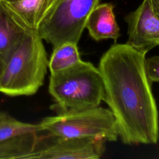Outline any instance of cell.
<instances>
[{
  "instance_id": "cell-14",
  "label": "cell",
  "mask_w": 159,
  "mask_h": 159,
  "mask_svg": "<svg viewBox=\"0 0 159 159\" xmlns=\"http://www.w3.org/2000/svg\"><path fill=\"white\" fill-rule=\"evenodd\" d=\"M145 70L149 81L159 82V56L155 55L145 59Z\"/></svg>"
},
{
  "instance_id": "cell-16",
  "label": "cell",
  "mask_w": 159,
  "mask_h": 159,
  "mask_svg": "<svg viewBox=\"0 0 159 159\" xmlns=\"http://www.w3.org/2000/svg\"><path fill=\"white\" fill-rule=\"evenodd\" d=\"M4 65H5V58L2 55L0 54V77L2 74V70L4 69Z\"/></svg>"
},
{
  "instance_id": "cell-8",
  "label": "cell",
  "mask_w": 159,
  "mask_h": 159,
  "mask_svg": "<svg viewBox=\"0 0 159 159\" xmlns=\"http://www.w3.org/2000/svg\"><path fill=\"white\" fill-rule=\"evenodd\" d=\"M29 30L7 2L0 0V54L5 60Z\"/></svg>"
},
{
  "instance_id": "cell-17",
  "label": "cell",
  "mask_w": 159,
  "mask_h": 159,
  "mask_svg": "<svg viewBox=\"0 0 159 159\" xmlns=\"http://www.w3.org/2000/svg\"><path fill=\"white\" fill-rule=\"evenodd\" d=\"M4 1H6L7 2H16V1H17L19 0H3Z\"/></svg>"
},
{
  "instance_id": "cell-18",
  "label": "cell",
  "mask_w": 159,
  "mask_h": 159,
  "mask_svg": "<svg viewBox=\"0 0 159 159\" xmlns=\"http://www.w3.org/2000/svg\"><path fill=\"white\" fill-rule=\"evenodd\" d=\"M158 47H159V45H158Z\"/></svg>"
},
{
  "instance_id": "cell-11",
  "label": "cell",
  "mask_w": 159,
  "mask_h": 159,
  "mask_svg": "<svg viewBox=\"0 0 159 159\" xmlns=\"http://www.w3.org/2000/svg\"><path fill=\"white\" fill-rule=\"evenodd\" d=\"M39 140L35 132L0 140V159H27L36 148Z\"/></svg>"
},
{
  "instance_id": "cell-5",
  "label": "cell",
  "mask_w": 159,
  "mask_h": 159,
  "mask_svg": "<svg viewBox=\"0 0 159 159\" xmlns=\"http://www.w3.org/2000/svg\"><path fill=\"white\" fill-rule=\"evenodd\" d=\"M99 0H60L44 16L37 31L53 47L70 42L78 43L87 19Z\"/></svg>"
},
{
  "instance_id": "cell-12",
  "label": "cell",
  "mask_w": 159,
  "mask_h": 159,
  "mask_svg": "<svg viewBox=\"0 0 159 159\" xmlns=\"http://www.w3.org/2000/svg\"><path fill=\"white\" fill-rule=\"evenodd\" d=\"M53 47V52L48 60L50 75L68 69L81 60L77 43L66 42Z\"/></svg>"
},
{
  "instance_id": "cell-3",
  "label": "cell",
  "mask_w": 159,
  "mask_h": 159,
  "mask_svg": "<svg viewBox=\"0 0 159 159\" xmlns=\"http://www.w3.org/2000/svg\"><path fill=\"white\" fill-rule=\"evenodd\" d=\"M48 92L57 113L83 110L99 106L104 84L98 68L81 60L68 69L50 75Z\"/></svg>"
},
{
  "instance_id": "cell-4",
  "label": "cell",
  "mask_w": 159,
  "mask_h": 159,
  "mask_svg": "<svg viewBox=\"0 0 159 159\" xmlns=\"http://www.w3.org/2000/svg\"><path fill=\"white\" fill-rule=\"evenodd\" d=\"M42 131L63 138H93L117 140L119 133L115 118L109 109L98 107L58 112L43 118L39 123Z\"/></svg>"
},
{
  "instance_id": "cell-13",
  "label": "cell",
  "mask_w": 159,
  "mask_h": 159,
  "mask_svg": "<svg viewBox=\"0 0 159 159\" xmlns=\"http://www.w3.org/2000/svg\"><path fill=\"white\" fill-rule=\"evenodd\" d=\"M42 131L39 124L20 121L7 113L0 110V140L19 135Z\"/></svg>"
},
{
  "instance_id": "cell-7",
  "label": "cell",
  "mask_w": 159,
  "mask_h": 159,
  "mask_svg": "<svg viewBox=\"0 0 159 159\" xmlns=\"http://www.w3.org/2000/svg\"><path fill=\"white\" fill-rule=\"evenodd\" d=\"M124 19L128 25L127 44L145 55L159 45V16L150 0H143Z\"/></svg>"
},
{
  "instance_id": "cell-6",
  "label": "cell",
  "mask_w": 159,
  "mask_h": 159,
  "mask_svg": "<svg viewBox=\"0 0 159 159\" xmlns=\"http://www.w3.org/2000/svg\"><path fill=\"white\" fill-rule=\"evenodd\" d=\"M50 136L52 140L37 146L27 159H98L105 152L106 141L102 139Z\"/></svg>"
},
{
  "instance_id": "cell-1",
  "label": "cell",
  "mask_w": 159,
  "mask_h": 159,
  "mask_svg": "<svg viewBox=\"0 0 159 159\" xmlns=\"http://www.w3.org/2000/svg\"><path fill=\"white\" fill-rule=\"evenodd\" d=\"M145 59V54L126 43H115L99 63L102 101L112 112L119 137L125 145L156 144L159 139L158 108Z\"/></svg>"
},
{
  "instance_id": "cell-15",
  "label": "cell",
  "mask_w": 159,
  "mask_h": 159,
  "mask_svg": "<svg viewBox=\"0 0 159 159\" xmlns=\"http://www.w3.org/2000/svg\"><path fill=\"white\" fill-rule=\"evenodd\" d=\"M155 13L159 16V0H150Z\"/></svg>"
},
{
  "instance_id": "cell-9",
  "label": "cell",
  "mask_w": 159,
  "mask_h": 159,
  "mask_svg": "<svg viewBox=\"0 0 159 159\" xmlns=\"http://www.w3.org/2000/svg\"><path fill=\"white\" fill-rule=\"evenodd\" d=\"M85 28L96 41L112 39L120 36V28L116 20L114 6L111 3L98 4L90 13Z\"/></svg>"
},
{
  "instance_id": "cell-2",
  "label": "cell",
  "mask_w": 159,
  "mask_h": 159,
  "mask_svg": "<svg viewBox=\"0 0 159 159\" xmlns=\"http://www.w3.org/2000/svg\"><path fill=\"white\" fill-rule=\"evenodd\" d=\"M47 53L36 30H29L5 60L0 93L31 96L43 85L48 68Z\"/></svg>"
},
{
  "instance_id": "cell-10",
  "label": "cell",
  "mask_w": 159,
  "mask_h": 159,
  "mask_svg": "<svg viewBox=\"0 0 159 159\" xmlns=\"http://www.w3.org/2000/svg\"><path fill=\"white\" fill-rule=\"evenodd\" d=\"M59 1L19 0L14 2H7V3L29 29L37 30L44 16Z\"/></svg>"
}]
</instances>
